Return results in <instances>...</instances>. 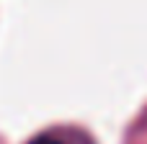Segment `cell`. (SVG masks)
<instances>
[{
  "label": "cell",
  "mask_w": 147,
  "mask_h": 144,
  "mask_svg": "<svg viewBox=\"0 0 147 144\" xmlns=\"http://www.w3.org/2000/svg\"><path fill=\"white\" fill-rule=\"evenodd\" d=\"M28 144H90V142H80V137L67 134V131H49V134H41V137L31 139Z\"/></svg>",
  "instance_id": "obj_1"
}]
</instances>
